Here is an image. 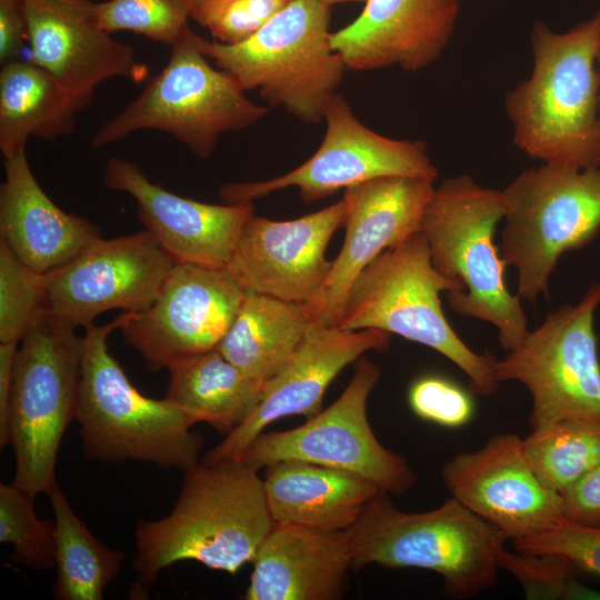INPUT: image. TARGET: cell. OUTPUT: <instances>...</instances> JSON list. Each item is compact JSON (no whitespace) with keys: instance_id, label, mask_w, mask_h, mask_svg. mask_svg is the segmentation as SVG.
<instances>
[{"instance_id":"obj_3","label":"cell","mask_w":600,"mask_h":600,"mask_svg":"<svg viewBox=\"0 0 600 600\" xmlns=\"http://www.w3.org/2000/svg\"><path fill=\"white\" fill-rule=\"evenodd\" d=\"M379 490L347 530L351 570L368 564L438 573L446 594L473 598L492 588L501 570L506 537L450 497L426 512H406Z\"/></svg>"},{"instance_id":"obj_32","label":"cell","mask_w":600,"mask_h":600,"mask_svg":"<svg viewBox=\"0 0 600 600\" xmlns=\"http://www.w3.org/2000/svg\"><path fill=\"white\" fill-rule=\"evenodd\" d=\"M46 313L44 274L0 239V342H21Z\"/></svg>"},{"instance_id":"obj_20","label":"cell","mask_w":600,"mask_h":600,"mask_svg":"<svg viewBox=\"0 0 600 600\" xmlns=\"http://www.w3.org/2000/svg\"><path fill=\"white\" fill-rule=\"evenodd\" d=\"M390 338L378 329L347 330L313 323L286 364L266 382L253 412L201 461L239 459L270 423L294 414L313 417L321 411L323 394L341 370L363 353L386 348Z\"/></svg>"},{"instance_id":"obj_7","label":"cell","mask_w":600,"mask_h":600,"mask_svg":"<svg viewBox=\"0 0 600 600\" xmlns=\"http://www.w3.org/2000/svg\"><path fill=\"white\" fill-rule=\"evenodd\" d=\"M329 7L292 0L249 39L224 44L199 36L202 52L246 91L306 123L323 118L347 70L331 44Z\"/></svg>"},{"instance_id":"obj_40","label":"cell","mask_w":600,"mask_h":600,"mask_svg":"<svg viewBox=\"0 0 600 600\" xmlns=\"http://www.w3.org/2000/svg\"><path fill=\"white\" fill-rule=\"evenodd\" d=\"M18 342H0V446H8V413L12 393Z\"/></svg>"},{"instance_id":"obj_19","label":"cell","mask_w":600,"mask_h":600,"mask_svg":"<svg viewBox=\"0 0 600 600\" xmlns=\"http://www.w3.org/2000/svg\"><path fill=\"white\" fill-rule=\"evenodd\" d=\"M344 217L343 199L293 220L253 214L224 268L246 291L308 306L330 272L326 250Z\"/></svg>"},{"instance_id":"obj_39","label":"cell","mask_w":600,"mask_h":600,"mask_svg":"<svg viewBox=\"0 0 600 600\" xmlns=\"http://www.w3.org/2000/svg\"><path fill=\"white\" fill-rule=\"evenodd\" d=\"M24 40L23 0H0V63L20 58Z\"/></svg>"},{"instance_id":"obj_29","label":"cell","mask_w":600,"mask_h":600,"mask_svg":"<svg viewBox=\"0 0 600 600\" xmlns=\"http://www.w3.org/2000/svg\"><path fill=\"white\" fill-rule=\"evenodd\" d=\"M54 514L58 600H101L124 558L99 541L72 510L59 484L47 493Z\"/></svg>"},{"instance_id":"obj_24","label":"cell","mask_w":600,"mask_h":600,"mask_svg":"<svg viewBox=\"0 0 600 600\" xmlns=\"http://www.w3.org/2000/svg\"><path fill=\"white\" fill-rule=\"evenodd\" d=\"M101 237L86 218L60 209L37 181L26 149L4 159L0 186V239L27 266L44 274Z\"/></svg>"},{"instance_id":"obj_13","label":"cell","mask_w":600,"mask_h":600,"mask_svg":"<svg viewBox=\"0 0 600 600\" xmlns=\"http://www.w3.org/2000/svg\"><path fill=\"white\" fill-rule=\"evenodd\" d=\"M322 120L326 123L322 142L307 161L269 180L223 184L219 190L223 203H253L294 187L309 204L381 177L436 181L438 170L423 141L392 139L374 132L359 121L341 94L336 92L329 99Z\"/></svg>"},{"instance_id":"obj_9","label":"cell","mask_w":600,"mask_h":600,"mask_svg":"<svg viewBox=\"0 0 600 600\" xmlns=\"http://www.w3.org/2000/svg\"><path fill=\"white\" fill-rule=\"evenodd\" d=\"M501 257L518 272L517 294L548 296L560 257L600 231V168L542 163L519 173L504 190Z\"/></svg>"},{"instance_id":"obj_26","label":"cell","mask_w":600,"mask_h":600,"mask_svg":"<svg viewBox=\"0 0 600 600\" xmlns=\"http://www.w3.org/2000/svg\"><path fill=\"white\" fill-rule=\"evenodd\" d=\"M314 323L302 303L246 291L218 350L264 386L289 360Z\"/></svg>"},{"instance_id":"obj_16","label":"cell","mask_w":600,"mask_h":600,"mask_svg":"<svg viewBox=\"0 0 600 600\" xmlns=\"http://www.w3.org/2000/svg\"><path fill=\"white\" fill-rule=\"evenodd\" d=\"M441 478L450 497L512 542L564 521L561 496L537 476L516 433L494 434L479 449L454 454Z\"/></svg>"},{"instance_id":"obj_2","label":"cell","mask_w":600,"mask_h":600,"mask_svg":"<svg viewBox=\"0 0 600 600\" xmlns=\"http://www.w3.org/2000/svg\"><path fill=\"white\" fill-rule=\"evenodd\" d=\"M532 70L504 97L513 144L542 163L600 168V10L566 32L530 34Z\"/></svg>"},{"instance_id":"obj_43","label":"cell","mask_w":600,"mask_h":600,"mask_svg":"<svg viewBox=\"0 0 600 600\" xmlns=\"http://www.w3.org/2000/svg\"><path fill=\"white\" fill-rule=\"evenodd\" d=\"M191 3H192V8L197 7V6H200V4H203V3H207V2H211V1H214V0H190Z\"/></svg>"},{"instance_id":"obj_33","label":"cell","mask_w":600,"mask_h":600,"mask_svg":"<svg viewBox=\"0 0 600 600\" xmlns=\"http://www.w3.org/2000/svg\"><path fill=\"white\" fill-rule=\"evenodd\" d=\"M100 27L129 31L172 46L189 27L190 0H107L94 4Z\"/></svg>"},{"instance_id":"obj_22","label":"cell","mask_w":600,"mask_h":600,"mask_svg":"<svg viewBox=\"0 0 600 600\" xmlns=\"http://www.w3.org/2000/svg\"><path fill=\"white\" fill-rule=\"evenodd\" d=\"M360 16L331 33L349 70L399 67L416 72L438 61L457 23L461 0H367Z\"/></svg>"},{"instance_id":"obj_1","label":"cell","mask_w":600,"mask_h":600,"mask_svg":"<svg viewBox=\"0 0 600 600\" xmlns=\"http://www.w3.org/2000/svg\"><path fill=\"white\" fill-rule=\"evenodd\" d=\"M258 471L239 459L200 460L183 471L172 511L136 526L139 588L153 584L163 569L179 561L231 574L252 562L274 524Z\"/></svg>"},{"instance_id":"obj_41","label":"cell","mask_w":600,"mask_h":600,"mask_svg":"<svg viewBox=\"0 0 600 600\" xmlns=\"http://www.w3.org/2000/svg\"><path fill=\"white\" fill-rule=\"evenodd\" d=\"M326 6L330 7L331 4L339 3V2H366L367 0H319Z\"/></svg>"},{"instance_id":"obj_10","label":"cell","mask_w":600,"mask_h":600,"mask_svg":"<svg viewBox=\"0 0 600 600\" xmlns=\"http://www.w3.org/2000/svg\"><path fill=\"white\" fill-rule=\"evenodd\" d=\"M82 337L69 323L44 314L18 349L8 413L12 483L34 497L57 484L63 434L76 420Z\"/></svg>"},{"instance_id":"obj_21","label":"cell","mask_w":600,"mask_h":600,"mask_svg":"<svg viewBox=\"0 0 600 600\" xmlns=\"http://www.w3.org/2000/svg\"><path fill=\"white\" fill-rule=\"evenodd\" d=\"M103 183L134 199L139 221L176 263L224 268L254 214L253 203L211 204L180 197L122 158L108 160Z\"/></svg>"},{"instance_id":"obj_14","label":"cell","mask_w":600,"mask_h":600,"mask_svg":"<svg viewBox=\"0 0 600 600\" xmlns=\"http://www.w3.org/2000/svg\"><path fill=\"white\" fill-rule=\"evenodd\" d=\"M244 296L226 268L176 263L147 310L119 314L118 330L150 371L168 370L217 348Z\"/></svg>"},{"instance_id":"obj_34","label":"cell","mask_w":600,"mask_h":600,"mask_svg":"<svg viewBox=\"0 0 600 600\" xmlns=\"http://www.w3.org/2000/svg\"><path fill=\"white\" fill-rule=\"evenodd\" d=\"M500 566L520 582L528 599H571L589 594L576 579L577 568L559 554L521 553L503 548Z\"/></svg>"},{"instance_id":"obj_23","label":"cell","mask_w":600,"mask_h":600,"mask_svg":"<svg viewBox=\"0 0 600 600\" xmlns=\"http://www.w3.org/2000/svg\"><path fill=\"white\" fill-rule=\"evenodd\" d=\"M251 563L246 600H338L351 570L349 533L274 523Z\"/></svg>"},{"instance_id":"obj_36","label":"cell","mask_w":600,"mask_h":600,"mask_svg":"<svg viewBox=\"0 0 600 600\" xmlns=\"http://www.w3.org/2000/svg\"><path fill=\"white\" fill-rule=\"evenodd\" d=\"M408 402L416 416L444 428L463 427L474 414L469 392L453 380L437 374L417 379L410 386Z\"/></svg>"},{"instance_id":"obj_17","label":"cell","mask_w":600,"mask_h":600,"mask_svg":"<svg viewBox=\"0 0 600 600\" xmlns=\"http://www.w3.org/2000/svg\"><path fill=\"white\" fill-rule=\"evenodd\" d=\"M434 181L392 176L371 179L344 190L346 236L317 298L304 306L314 323L337 327L349 290L380 253L421 231Z\"/></svg>"},{"instance_id":"obj_8","label":"cell","mask_w":600,"mask_h":600,"mask_svg":"<svg viewBox=\"0 0 600 600\" xmlns=\"http://www.w3.org/2000/svg\"><path fill=\"white\" fill-rule=\"evenodd\" d=\"M171 48L161 72L94 132L93 149L158 130L207 159L223 133L246 130L266 116L267 107L252 102L230 74L210 64L189 27Z\"/></svg>"},{"instance_id":"obj_30","label":"cell","mask_w":600,"mask_h":600,"mask_svg":"<svg viewBox=\"0 0 600 600\" xmlns=\"http://www.w3.org/2000/svg\"><path fill=\"white\" fill-rule=\"evenodd\" d=\"M524 453L540 480L563 492L600 462V424L561 421L522 438Z\"/></svg>"},{"instance_id":"obj_25","label":"cell","mask_w":600,"mask_h":600,"mask_svg":"<svg viewBox=\"0 0 600 600\" xmlns=\"http://www.w3.org/2000/svg\"><path fill=\"white\" fill-rule=\"evenodd\" d=\"M264 493L274 523L348 530L380 490L346 470L300 460L264 468Z\"/></svg>"},{"instance_id":"obj_12","label":"cell","mask_w":600,"mask_h":600,"mask_svg":"<svg viewBox=\"0 0 600 600\" xmlns=\"http://www.w3.org/2000/svg\"><path fill=\"white\" fill-rule=\"evenodd\" d=\"M380 368L360 358L340 397L306 423L259 434L239 458L260 470L283 460H300L357 473L380 490L403 494L417 481L406 458L383 447L367 416V402Z\"/></svg>"},{"instance_id":"obj_28","label":"cell","mask_w":600,"mask_h":600,"mask_svg":"<svg viewBox=\"0 0 600 600\" xmlns=\"http://www.w3.org/2000/svg\"><path fill=\"white\" fill-rule=\"evenodd\" d=\"M166 398L196 423L227 436L258 406L263 387L232 364L218 348L182 360L169 369Z\"/></svg>"},{"instance_id":"obj_27","label":"cell","mask_w":600,"mask_h":600,"mask_svg":"<svg viewBox=\"0 0 600 600\" xmlns=\"http://www.w3.org/2000/svg\"><path fill=\"white\" fill-rule=\"evenodd\" d=\"M78 113L59 81L32 60L12 59L0 69V151L8 158L30 137L54 140L76 131Z\"/></svg>"},{"instance_id":"obj_5","label":"cell","mask_w":600,"mask_h":600,"mask_svg":"<svg viewBox=\"0 0 600 600\" xmlns=\"http://www.w3.org/2000/svg\"><path fill=\"white\" fill-rule=\"evenodd\" d=\"M503 216L502 191L459 174L434 188L421 233L434 269L462 288L460 292H447L450 308L493 324L501 348L510 351L526 339L529 329L521 298L507 288V264L493 242Z\"/></svg>"},{"instance_id":"obj_35","label":"cell","mask_w":600,"mask_h":600,"mask_svg":"<svg viewBox=\"0 0 600 600\" xmlns=\"http://www.w3.org/2000/svg\"><path fill=\"white\" fill-rule=\"evenodd\" d=\"M292 0H214L192 8L191 18L213 41L240 43L266 26Z\"/></svg>"},{"instance_id":"obj_4","label":"cell","mask_w":600,"mask_h":600,"mask_svg":"<svg viewBox=\"0 0 600 600\" xmlns=\"http://www.w3.org/2000/svg\"><path fill=\"white\" fill-rule=\"evenodd\" d=\"M121 319L84 328L76 420L84 456L94 461L151 463L182 472L196 466L203 444L194 422L166 397L132 386L108 348Z\"/></svg>"},{"instance_id":"obj_37","label":"cell","mask_w":600,"mask_h":600,"mask_svg":"<svg viewBox=\"0 0 600 600\" xmlns=\"http://www.w3.org/2000/svg\"><path fill=\"white\" fill-rule=\"evenodd\" d=\"M521 553H552L567 558L580 572L600 576V528L563 521L534 537L512 542Z\"/></svg>"},{"instance_id":"obj_31","label":"cell","mask_w":600,"mask_h":600,"mask_svg":"<svg viewBox=\"0 0 600 600\" xmlns=\"http://www.w3.org/2000/svg\"><path fill=\"white\" fill-rule=\"evenodd\" d=\"M34 498L12 482L0 484V541L12 546L10 562L46 571L56 568L54 522L37 516Z\"/></svg>"},{"instance_id":"obj_42","label":"cell","mask_w":600,"mask_h":600,"mask_svg":"<svg viewBox=\"0 0 600 600\" xmlns=\"http://www.w3.org/2000/svg\"><path fill=\"white\" fill-rule=\"evenodd\" d=\"M597 68H598V76H599V117H600V47L597 54Z\"/></svg>"},{"instance_id":"obj_15","label":"cell","mask_w":600,"mask_h":600,"mask_svg":"<svg viewBox=\"0 0 600 600\" xmlns=\"http://www.w3.org/2000/svg\"><path fill=\"white\" fill-rule=\"evenodd\" d=\"M174 264L146 229L111 239L100 237L44 273L46 313L77 329L110 310L144 311Z\"/></svg>"},{"instance_id":"obj_38","label":"cell","mask_w":600,"mask_h":600,"mask_svg":"<svg viewBox=\"0 0 600 600\" xmlns=\"http://www.w3.org/2000/svg\"><path fill=\"white\" fill-rule=\"evenodd\" d=\"M564 521L600 528V462L560 493Z\"/></svg>"},{"instance_id":"obj_11","label":"cell","mask_w":600,"mask_h":600,"mask_svg":"<svg viewBox=\"0 0 600 600\" xmlns=\"http://www.w3.org/2000/svg\"><path fill=\"white\" fill-rule=\"evenodd\" d=\"M599 306L600 280L577 304L549 312L518 347L496 360L500 382L517 381L529 391L531 430L561 421L600 424Z\"/></svg>"},{"instance_id":"obj_6","label":"cell","mask_w":600,"mask_h":600,"mask_svg":"<svg viewBox=\"0 0 600 600\" xmlns=\"http://www.w3.org/2000/svg\"><path fill=\"white\" fill-rule=\"evenodd\" d=\"M462 288L432 266L421 231L387 249L352 283L341 320L347 330L378 329L429 347L466 373L471 389L489 397L500 388L497 358L468 347L448 322L441 292Z\"/></svg>"},{"instance_id":"obj_18","label":"cell","mask_w":600,"mask_h":600,"mask_svg":"<svg viewBox=\"0 0 600 600\" xmlns=\"http://www.w3.org/2000/svg\"><path fill=\"white\" fill-rule=\"evenodd\" d=\"M91 0H23L31 60L66 89L78 112L111 78L141 82L149 67L132 48L103 30Z\"/></svg>"}]
</instances>
